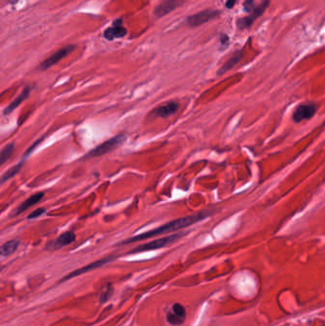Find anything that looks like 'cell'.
<instances>
[{"instance_id": "cell-1", "label": "cell", "mask_w": 325, "mask_h": 326, "mask_svg": "<svg viewBox=\"0 0 325 326\" xmlns=\"http://www.w3.org/2000/svg\"><path fill=\"white\" fill-rule=\"evenodd\" d=\"M211 211H202L193 215H189L183 218H179L174 220L172 222H167L165 224H163L162 226L155 228L153 230H150L148 232H145L143 234L127 238L126 240L122 241L121 244H129V243H133V242H136V241H140V240H144V239H148L151 237L154 236H158V235H165L171 232H176L178 230L184 229L186 227H189L191 225L198 223V222H202L205 219H207L208 217H210L211 215Z\"/></svg>"}, {"instance_id": "cell-2", "label": "cell", "mask_w": 325, "mask_h": 326, "mask_svg": "<svg viewBox=\"0 0 325 326\" xmlns=\"http://www.w3.org/2000/svg\"><path fill=\"white\" fill-rule=\"evenodd\" d=\"M186 235H187V232H177L173 235H165L158 239H154V240H151L149 242H146L144 244L138 245L137 247L131 250L129 252V254H136V253H142V252L153 251V250H157V249H162V248L166 247V246L176 242V240H178L179 238H181L182 236Z\"/></svg>"}, {"instance_id": "cell-3", "label": "cell", "mask_w": 325, "mask_h": 326, "mask_svg": "<svg viewBox=\"0 0 325 326\" xmlns=\"http://www.w3.org/2000/svg\"><path fill=\"white\" fill-rule=\"evenodd\" d=\"M125 140H126L125 135H118V136L110 139L108 140H106L105 142L98 145L97 147H95L94 150H92L86 156V157H101L107 153L112 152L113 150L117 149L118 147H120Z\"/></svg>"}, {"instance_id": "cell-4", "label": "cell", "mask_w": 325, "mask_h": 326, "mask_svg": "<svg viewBox=\"0 0 325 326\" xmlns=\"http://www.w3.org/2000/svg\"><path fill=\"white\" fill-rule=\"evenodd\" d=\"M269 3H270V0H263L259 5H257V7H255L253 9L252 12H250L249 15L243 17V18H240L237 22L238 28L240 30H245V29H248L252 26V24L255 22V20L257 19L259 16H261L265 12L267 7L269 6Z\"/></svg>"}, {"instance_id": "cell-5", "label": "cell", "mask_w": 325, "mask_h": 326, "mask_svg": "<svg viewBox=\"0 0 325 326\" xmlns=\"http://www.w3.org/2000/svg\"><path fill=\"white\" fill-rule=\"evenodd\" d=\"M186 319V309L181 304L176 302L166 314V321L171 326H180Z\"/></svg>"}, {"instance_id": "cell-6", "label": "cell", "mask_w": 325, "mask_h": 326, "mask_svg": "<svg viewBox=\"0 0 325 326\" xmlns=\"http://www.w3.org/2000/svg\"><path fill=\"white\" fill-rule=\"evenodd\" d=\"M317 110H318V105L313 102L298 105L293 113V120L298 123L302 120L310 119L315 116Z\"/></svg>"}, {"instance_id": "cell-7", "label": "cell", "mask_w": 325, "mask_h": 326, "mask_svg": "<svg viewBox=\"0 0 325 326\" xmlns=\"http://www.w3.org/2000/svg\"><path fill=\"white\" fill-rule=\"evenodd\" d=\"M76 48L75 45H68V46H65L61 49H59L58 51L53 53L51 56H49L48 58H46L42 63H41L40 68L41 70H47L49 68H51L52 66H54V64H56L57 62H59L62 58L66 57L68 55L69 53L74 51V49Z\"/></svg>"}, {"instance_id": "cell-8", "label": "cell", "mask_w": 325, "mask_h": 326, "mask_svg": "<svg viewBox=\"0 0 325 326\" xmlns=\"http://www.w3.org/2000/svg\"><path fill=\"white\" fill-rule=\"evenodd\" d=\"M218 13L219 12L216 10H205L201 13H196V14H193L189 17H187L186 22L191 27L201 26L204 23L217 17Z\"/></svg>"}, {"instance_id": "cell-9", "label": "cell", "mask_w": 325, "mask_h": 326, "mask_svg": "<svg viewBox=\"0 0 325 326\" xmlns=\"http://www.w3.org/2000/svg\"><path fill=\"white\" fill-rule=\"evenodd\" d=\"M115 259H116V257L111 256V257H107V258L101 259V260H99V261H95V262H93V263H90V264H88V265H86V266H84V267H82V268H80V269H78V270H76V271H74V272H72V273L67 275V276L63 279V280H66V279H72V278H74V277H77V276L84 274V273H86V272H90V271H92V270H95L96 268H99V267H101V266L107 264L109 262L114 261Z\"/></svg>"}, {"instance_id": "cell-10", "label": "cell", "mask_w": 325, "mask_h": 326, "mask_svg": "<svg viewBox=\"0 0 325 326\" xmlns=\"http://www.w3.org/2000/svg\"><path fill=\"white\" fill-rule=\"evenodd\" d=\"M179 108V104L176 101H169L167 103L160 105L159 107L155 108L152 112V115L156 118H168L174 114Z\"/></svg>"}, {"instance_id": "cell-11", "label": "cell", "mask_w": 325, "mask_h": 326, "mask_svg": "<svg viewBox=\"0 0 325 326\" xmlns=\"http://www.w3.org/2000/svg\"><path fill=\"white\" fill-rule=\"evenodd\" d=\"M126 34H127V30L125 27L122 26V19H118L114 22L113 26L105 30L104 38L108 40L122 39L126 36Z\"/></svg>"}, {"instance_id": "cell-12", "label": "cell", "mask_w": 325, "mask_h": 326, "mask_svg": "<svg viewBox=\"0 0 325 326\" xmlns=\"http://www.w3.org/2000/svg\"><path fill=\"white\" fill-rule=\"evenodd\" d=\"M75 239H76V234L72 231H67V232L61 234L57 238H55L54 241L50 242L47 245V248L51 249V250H56V249L64 247V246H67L69 244L73 243L75 241Z\"/></svg>"}, {"instance_id": "cell-13", "label": "cell", "mask_w": 325, "mask_h": 326, "mask_svg": "<svg viewBox=\"0 0 325 326\" xmlns=\"http://www.w3.org/2000/svg\"><path fill=\"white\" fill-rule=\"evenodd\" d=\"M182 3V0H164L162 3L158 5L155 9V15L158 17H162L167 13L172 12L173 10L179 7Z\"/></svg>"}, {"instance_id": "cell-14", "label": "cell", "mask_w": 325, "mask_h": 326, "mask_svg": "<svg viewBox=\"0 0 325 326\" xmlns=\"http://www.w3.org/2000/svg\"><path fill=\"white\" fill-rule=\"evenodd\" d=\"M31 93V88L30 87H25L22 92L16 96V98H14V100L9 104V106L6 107V109L4 110V114L5 115H9L11 113H13L14 110L21 104L24 100H26Z\"/></svg>"}, {"instance_id": "cell-15", "label": "cell", "mask_w": 325, "mask_h": 326, "mask_svg": "<svg viewBox=\"0 0 325 326\" xmlns=\"http://www.w3.org/2000/svg\"><path fill=\"white\" fill-rule=\"evenodd\" d=\"M44 197V194L43 193H37L33 196H29L26 200H24L17 208H16V211H15V214L16 215H19L21 213H23L24 211H26L30 207L36 205L37 203H39L41 201V199Z\"/></svg>"}, {"instance_id": "cell-16", "label": "cell", "mask_w": 325, "mask_h": 326, "mask_svg": "<svg viewBox=\"0 0 325 326\" xmlns=\"http://www.w3.org/2000/svg\"><path fill=\"white\" fill-rule=\"evenodd\" d=\"M242 56H243V52L242 51L236 52L234 55H232L230 58L217 71V75L221 76V75L225 74L226 72H228L234 66L237 65L240 62V60L242 59Z\"/></svg>"}, {"instance_id": "cell-17", "label": "cell", "mask_w": 325, "mask_h": 326, "mask_svg": "<svg viewBox=\"0 0 325 326\" xmlns=\"http://www.w3.org/2000/svg\"><path fill=\"white\" fill-rule=\"evenodd\" d=\"M20 241L18 239H12L5 242L3 245L0 246V256L1 257H8L14 254L16 249L19 246Z\"/></svg>"}, {"instance_id": "cell-18", "label": "cell", "mask_w": 325, "mask_h": 326, "mask_svg": "<svg viewBox=\"0 0 325 326\" xmlns=\"http://www.w3.org/2000/svg\"><path fill=\"white\" fill-rule=\"evenodd\" d=\"M23 166V162H20L16 165H14L13 167H11L10 169L7 170L1 177H0V184L6 183L7 181L11 180L12 178H14L16 174L19 173V171L21 170V167Z\"/></svg>"}, {"instance_id": "cell-19", "label": "cell", "mask_w": 325, "mask_h": 326, "mask_svg": "<svg viewBox=\"0 0 325 326\" xmlns=\"http://www.w3.org/2000/svg\"><path fill=\"white\" fill-rule=\"evenodd\" d=\"M14 151V144H7L1 151H0V166L3 165L10 157H12Z\"/></svg>"}, {"instance_id": "cell-20", "label": "cell", "mask_w": 325, "mask_h": 326, "mask_svg": "<svg viewBox=\"0 0 325 326\" xmlns=\"http://www.w3.org/2000/svg\"><path fill=\"white\" fill-rule=\"evenodd\" d=\"M112 293H113V287L111 286L110 284L105 287L100 295V300L101 302H105L110 299V297L112 296Z\"/></svg>"}, {"instance_id": "cell-21", "label": "cell", "mask_w": 325, "mask_h": 326, "mask_svg": "<svg viewBox=\"0 0 325 326\" xmlns=\"http://www.w3.org/2000/svg\"><path fill=\"white\" fill-rule=\"evenodd\" d=\"M44 213H45V209H37V210H35L34 212H32V213L29 215L28 219H37V218L41 217V215H43Z\"/></svg>"}, {"instance_id": "cell-22", "label": "cell", "mask_w": 325, "mask_h": 326, "mask_svg": "<svg viewBox=\"0 0 325 326\" xmlns=\"http://www.w3.org/2000/svg\"><path fill=\"white\" fill-rule=\"evenodd\" d=\"M244 11L250 13L253 11V9L255 8L254 6V0H246L244 3Z\"/></svg>"}, {"instance_id": "cell-23", "label": "cell", "mask_w": 325, "mask_h": 326, "mask_svg": "<svg viewBox=\"0 0 325 326\" xmlns=\"http://www.w3.org/2000/svg\"><path fill=\"white\" fill-rule=\"evenodd\" d=\"M220 42H221V45H222V46L227 47L228 44H229V38H228L226 35H221Z\"/></svg>"}, {"instance_id": "cell-24", "label": "cell", "mask_w": 325, "mask_h": 326, "mask_svg": "<svg viewBox=\"0 0 325 326\" xmlns=\"http://www.w3.org/2000/svg\"><path fill=\"white\" fill-rule=\"evenodd\" d=\"M236 2H237V0H227L225 3V6L228 9H232L234 7V5L236 4Z\"/></svg>"}]
</instances>
